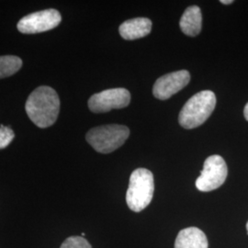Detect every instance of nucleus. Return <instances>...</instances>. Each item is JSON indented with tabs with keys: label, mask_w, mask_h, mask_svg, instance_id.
Segmentation results:
<instances>
[{
	"label": "nucleus",
	"mask_w": 248,
	"mask_h": 248,
	"mask_svg": "<svg viewBox=\"0 0 248 248\" xmlns=\"http://www.w3.org/2000/svg\"><path fill=\"white\" fill-rule=\"evenodd\" d=\"M61 20V14L57 10L46 9L21 18L17 27L21 33L34 34L54 29L60 24Z\"/></svg>",
	"instance_id": "7"
},
{
	"label": "nucleus",
	"mask_w": 248,
	"mask_h": 248,
	"mask_svg": "<svg viewBox=\"0 0 248 248\" xmlns=\"http://www.w3.org/2000/svg\"><path fill=\"white\" fill-rule=\"evenodd\" d=\"M60 248H92L88 240L82 236H71L65 240Z\"/></svg>",
	"instance_id": "13"
},
{
	"label": "nucleus",
	"mask_w": 248,
	"mask_h": 248,
	"mask_svg": "<svg viewBox=\"0 0 248 248\" xmlns=\"http://www.w3.org/2000/svg\"><path fill=\"white\" fill-rule=\"evenodd\" d=\"M227 174V165L222 156L211 155L204 162L202 174L196 180V186L202 192L217 189L224 183Z\"/></svg>",
	"instance_id": "5"
},
{
	"label": "nucleus",
	"mask_w": 248,
	"mask_h": 248,
	"mask_svg": "<svg viewBox=\"0 0 248 248\" xmlns=\"http://www.w3.org/2000/svg\"><path fill=\"white\" fill-rule=\"evenodd\" d=\"M131 101V94L126 89H110L94 94L89 100V109L94 113L108 112L124 108Z\"/></svg>",
	"instance_id": "6"
},
{
	"label": "nucleus",
	"mask_w": 248,
	"mask_h": 248,
	"mask_svg": "<svg viewBox=\"0 0 248 248\" xmlns=\"http://www.w3.org/2000/svg\"><path fill=\"white\" fill-rule=\"evenodd\" d=\"M130 135L128 127L109 124L93 128L87 133L86 139L95 150L101 154H109L121 147Z\"/></svg>",
	"instance_id": "4"
},
{
	"label": "nucleus",
	"mask_w": 248,
	"mask_h": 248,
	"mask_svg": "<svg viewBox=\"0 0 248 248\" xmlns=\"http://www.w3.org/2000/svg\"><path fill=\"white\" fill-rule=\"evenodd\" d=\"M27 115L39 128L52 126L60 110V99L54 89L43 86L36 89L27 99Z\"/></svg>",
	"instance_id": "1"
},
{
	"label": "nucleus",
	"mask_w": 248,
	"mask_h": 248,
	"mask_svg": "<svg viewBox=\"0 0 248 248\" xmlns=\"http://www.w3.org/2000/svg\"><path fill=\"white\" fill-rule=\"evenodd\" d=\"M232 2H233L232 0H222L221 1V3L224 4V5H229V4H232Z\"/></svg>",
	"instance_id": "16"
},
{
	"label": "nucleus",
	"mask_w": 248,
	"mask_h": 248,
	"mask_svg": "<svg viewBox=\"0 0 248 248\" xmlns=\"http://www.w3.org/2000/svg\"><path fill=\"white\" fill-rule=\"evenodd\" d=\"M247 230H248V223H247Z\"/></svg>",
	"instance_id": "17"
},
{
	"label": "nucleus",
	"mask_w": 248,
	"mask_h": 248,
	"mask_svg": "<svg viewBox=\"0 0 248 248\" xmlns=\"http://www.w3.org/2000/svg\"><path fill=\"white\" fill-rule=\"evenodd\" d=\"M216 106V96L211 90H203L186 101L178 116L179 124L185 129H194L203 124Z\"/></svg>",
	"instance_id": "2"
},
{
	"label": "nucleus",
	"mask_w": 248,
	"mask_h": 248,
	"mask_svg": "<svg viewBox=\"0 0 248 248\" xmlns=\"http://www.w3.org/2000/svg\"><path fill=\"white\" fill-rule=\"evenodd\" d=\"M152 30V21L147 18H135L126 20L120 28L119 31L125 40H136L148 35Z\"/></svg>",
	"instance_id": "9"
},
{
	"label": "nucleus",
	"mask_w": 248,
	"mask_h": 248,
	"mask_svg": "<svg viewBox=\"0 0 248 248\" xmlns=\"http://www.w3.org/2000/svg\"><path fill=\"white\" fill-rule=\"evenodd\" d=\"M155 191L154 176L146 169H135L130 177L126 202L130 210L140 213L151 203Z\"/></svg>",
	"instance_id": "3"
},
{
	"label": "nucleus",
	"mask_w": 248,
	"mask_h": 248,
	"mask_svg": "<svg viewBox=\"0 0 248 248\" xmlns=\"http://www.w3.org/2000/svg\"><path fill=\"white\" fill-rule=\"evenodd\" d=\"M202 25V11L198 6L188 7L183 13L179 21V26L186 35L195 37L200 34Z\"/></svg>",
	"instance_id": "11"
},
{
	"label": "nucleus",
	"mask_w": 248,
	"mask_h": 248,
	"mask_svg": "<svg viewBox=\"0 0 248 248\" xmlns=\"http://www.w3.org/2000/svg\"><path fill=\"white\" fill-rule=\"evenodd\" d=\"M15 133L10 127L4 125L0 126V149H4L9 146V143L13 141Z\"/></svg>",
	"instance_id": "14"
},
{
	"label": "nucleus",
	"mask_w": 248,
	"mask_h": 248,
	"mask_svg": "<svg viewBox=\"0 0 248 248\" xmlns=\"http://www.w3.org/2000/svg\"><path fill=\"white\" fill-rule=\"evenodd\" d=\"M22 61L18 56H0V79L9 78L16 74L21 68Z\"/></svg>",
	"instance_id": "12"
},
{
	"label": "nucleus",
	"mask_w": 248,
	"mask_h": 248,
	"mask_svg": "<svg viewBox=\"0 0 248 248\" xmlns=\"http://www.w3.org/2000/svg\"><path fill=\"white\" fill-rule=\"evenodd\" d=\"M190 81V74L186 70L169 73L155 81L153 94L161 100H166L184 89Z\"/></svg>",
	"instance_id": "8"
},
{
	"label": "nucleus",
	"mask_w": 248,
	"mask_h": 248,
	"mask_svg": "<svg viewBox=\"0 0 248 248\" xmlns=\"http://www.w3.org/2000/svg\"><path fill=\"white\" fill-rule=\"evenodd\" d=\"M175 248H208L207 236L201 229L188 227L178 232Z\"/></svg>",
	"instance_id": "10"
},
{
	"label": "nucleus",
	"mask_w": 248,
	"mask_h": 248,
	"mask_svg": "<svg viewBox=\"0 0 248 248\" xmlns=\"http://www.w3.org/2000/svg\"><path fill=\"white\" fill-rule=\"evenodd\" d=\"M244 115H245V118L247 119V121L248 122V104H247L246 107H245V109H244Z\"/></svg>",
	"instance_id": "15"
}]
</instances>
